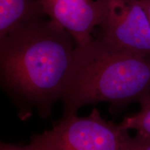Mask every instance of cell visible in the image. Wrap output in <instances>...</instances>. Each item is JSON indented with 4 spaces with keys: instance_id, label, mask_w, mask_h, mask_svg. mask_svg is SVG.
<instances>
[{
    "instance_id": "5",
    "label": "cell",
    "mask_w": 150,
    "mask_h": 150,
    "mask_svg": "<svg viewBox=\"0 0 150 150\" xmlns=\"http://www.w3.org/2000/svg\"><path fill=\"white\" fill-rule=\"evenodd\" d=\"M46 16L74 38L76 46L93 40L99 21L96 0H40Z\"/></svg>"
},
{
    "instance_id": "2",
    "label": "cell",
    "mask_w": 150,
    "mask_h": 150,
    "mask_svg": "<svg viewBox=\"0 0 150 150\" xmlns=\"http://www.w3.org/2000/svg\"><path fill=\"white\" fill-rule=\"evenodd\" d=\"M83 46H76L61 100L63 116L88 104L106 102L110 110L150 97V57L117 46L100 30Z\"/></svg>"
},
{
    "instance_id": "8",
    "label": "cell",
    "mask_w": 150,
    "mask_h": 150,
    "mask_svg": "<svg viewBox=\"0 0 150 150\" xmlns=\"http://www.w3.org/2000/svg\"><path fill=\"white\" fill-rule=\"evenodd\" d=\"M122 147L124 150H150V137L139 133L131 137L127 131L124 136Z\"/></svg>"
},
{
    "instance_id": "6",
    "label": "cell",
    "mask_w": 150,
    "mask_h": 150,
    "mask_svg": "<svg viewBox=\"0 0 150 150\" xmlns=\"http://www.w3.org/2000/svg\"><path fill=\"white\" fill-rule=\"evenodd\" d=\"M45 16L40 0H0V39L21 24Z\"/></svg>"
},
{
    "instance_id": "10",
    "label": "cell",
    "mask_w": 150,
    "mask_h": 150,
    "mask_svg": "<svg viewBox=\"0 0 150 150\" xmlns=\"http://www.w3.org/2000/svg\"><path fill=\"white\" fill-rule=\"evenodd\" d=\"M150 22V0H140Z\"/></svg>"
},
{
    "instance_id": "9",
    "label": "cell",
    "mask_w": 150,
    "mask_h": 150,
    "mask_svg": "<svg viewBox=\"0 0 150 150\" xmlns=\"http://www.w3.org/2000/svg\"><path fill=\"white\" fill-rule=\"evenodd\" d=\"M0 150H33L29 147V145H19L13 144H6L1 142L0 145Z\"/></svg>"
},
{
    "instance_id": "1",
    "label": "cell",
    "mask_w": 150,
    "mask_h": 150,
    "mask_svg": "<svg viewBox=\"0 0 150 150\" xmlns=\"http://www.w3.org/2000/svg\"><path fill=\"white\" fill-rule=\"evenodd\" d=\"M76 46L74 38L52 20L40 18L21 24L0 39L1 87L48 117L61 99Z\"/></svg>"
},
{
    "instance_id": "4",
    "label": "cell",
    "mask_w": 150,
    "mask_h": 150,
    "mask_svg": "<svg viewBox=\"0 0 150 150\" xmlns=\"http://www.w3.org/2000/svg\"><path fill=\"white\" fill-rule=\"evenodd\" d=\"M98 26L123 50L150 57V22L140 0H96Z\"/></svg>"
},
{
    "instance_id": "3",
    "label": "cell",
    "mask_w": 150,
    "mask_h": 150,
    "mask_svg": "<svg viewBox=\"0 0 150 150\" xmlns=\"http://www.w3.org/2000/svg\"><path fill=\"white\" fill-rule=\"evenodd\" d=\"M127 131L120 123L103 119L94 108L86 117L63 116L50 130L33 136L28 145L33 150H124Z\"/></svg>"
},
{
    "instance_id": "7",
    "label": "cell",
    "mask_w": 150,
    "mask_h": 150,
    "mask_svg": "<svg viewBox=\"0 0 150 150\" xmlns=\"http://www.w3.org/2000/svg\"><path fill=\"white\" fill-rule=\"evenodd\" d=\"M140 111L124 118L120 122L124 128L134 129L137 133L150 137V97L140 103Z\"/></svg>"
}]
</instances>
